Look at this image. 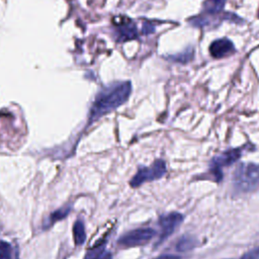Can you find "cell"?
Listing matches in <instances>:
<instances>
[{
	"label": "cell",
	"mask_w": 259,
	"mask_h": 259,
	"mask_svg": "<svg viewBox=\"0 0 259 259\" xmlns=\"http://www.w3.org/2000/svg\"><path fill=\"white\" fill-rule=\"evenodd\" d=\"M154 259H181V257H179L177 255H173V254H165V255H161Z\"/></svg>",
	"instance_id": "18"
},
{
	"label": "cell",
	"mask_w": 259,
	"mask_h": 259,
	"mask_svg": "<svg viewBox=\"0 0 259 259\" xmlns=\"http://www.w3.org/2000/svg\"><path fill=\"white\" fill-rule=\"evenodd\" d=\"M184 217L182 213L177 211H172L167 214L161 215L159 219V225L161 227V235L157 245H160L163 241L168 239L172 233L178 228V226L183 222Z\"/></svg>",
	"instance_id": "6"
},
{
	"label": "cell",
	"mask_w": 259,
	"mask_h": 259,
	"mask_svg": "<svg viewBox=\"0 0 259 259\" xmlns=\"http://www.w3.org/2000/svg\"><path fill=\"white\" fill-rule=\"evenodd\" d=\"M258 16H259V14H258Z\"/></svg>",
	"instance_id": "19"
},
{
	"label": "cell",
	"mask_w": 259,
	"mask_h": 259,
	"mask_svg": "<svg viewBox=\"0 0 259 259\" xmlns=\"http://www.w3.org/2000/svg\"><path fill=\"white\" fill-rule=\"evenodd\" d=\"M233 186L240 193L259 189V164L241 163L234 171Z\"/></svg>",
	"instance_id": "2"
},
{
	"label": "cell",
	"mask_w": 259,
	"mask_h": 259,
	"mask_svg": "<svg viewBox=\"0 0 259 259\" xmlns=\"http://www.w3.org/2000/svg\"><path fill=\"white\" fill-rule=\"evenodd\" d=\"M241 154H242V149H239V148L232 149L221 154L220 156L214 157L211 160L210 171L213 174L215 181L220 182L223 178V173L221 169L223 167H227L235 163L241 157Z\"/></svg>",
	"instance_id": "5"
},
{
	"label": "cell",
	"mask_w": 259,
	"mask_h": 259,
	"mask_svg": "<svg viewBox=\"0 0 259 259\" xmlns=\"http://www.w3.org/2000/svg\"><path fill=\"white\" fill-rule=\"evenodd\" d=\"M226 4V0H205L202 5V12L206 15L220 13Z\"/></svg>",
	"instance_id": "9"
},
{
	"label": "cell",
	"mask_w": 259,
	"mask_h": 259,
	"mask_svg": "<svg viewBox=\"0 0 259 259\" xmlns=\"http://www.w3.org/2000/svg\"><path fill=\"white\" fill-rule=\"evenodd\" d=\"M13 249L7 242L0 241V259H12Z\"/></svg>",
	"instance_id": "14"
},
{
	"label": "cell",
	"mask_w": 259,
	"mask_h": 259,
	"mask_svg": "<svg viewBox=\"0 0 259 259\" xmlns=\"http://www.w3.org/2000/svg\"><path fill=\"white\" fill-rule=\"evenodd\" d=\"M73 234H74V240L76 245H82L86 240V233L84 224L82 221H77L73 227Z\"/></svg>",
	"instance_id": "11"
},
{
	"label": "cell",
	"mask_w": 259,
	"mask_h": 259,
	"mask_svg": "<svg viewBox=\"0 0 259 259\" xmlns=\"http://www.w3.org/2000/svg\"><path fill=\"white\" fill-rule=\"evenodd\" d=\"M197 245V240L191 236L181 237L176 244V250L179 252H186L194 249Z\"/></svg>",
	"instance_id": "10"
},
{
	"label": "cell",
	"mask_w": 259,
	"mask_h": 259,
	"mask_svg": "<svg viewBox=\"0 0 259 259\" xmlns=\"http://www.w3.org/2000/svg\"><path fill=\"white\" fill-rule=\"evenodd\" d=\"M117 41H126L138 37V29L136 24L128 18L119 21L116 24Z\"/></svg>",
	"instance_id": "7"
},
{
	"label": "cell",
	"mask_w": 259,
	"mask_h": 259,
	"mask_svg": "<svg viewBox=\"0 0 259 259\" xmlns=\"http://www.w3.org/2000/svg\"><path fill=\"white\" fill-rule=\"evenodd\" d=\"M85 259H111V254L103 247H99L89 251Z\"/></svg>",
	"instance_id": "13"
},
{
	"label": "cell",
	"mask_w": 259,
	"mask_h": 259,
	"mask_svg": "<svg viewBox=\"0 0 259 259\" xmlns=\"http://www.w3.org/2000/svg\"><path fill=\"white\" fill-rule=\"evenodd\" d=\"M155 31V27L153 24H151L150 22H147L145 21L144 22V25H143V28H142V32L144 34H150V33H153Z\"/></svg>",
	"instance_id": "17"
},
{
	"label": "cell",
	"mask_w": 259,
	"mask_h": 259,
	"mask_svg": "<svg viewBox=\"0 0 259 259\" xmlns=\"http://www.w3.org/2000/svg\"><path fill=\"white\" fill-rule=\"evenodd\" d=\"M70 211V207L67 206V207H62V208H59L58 210H56L55 212H53L51 214V218H50V221L52 223L56 222V221H60L62 219H64L65 217H67V214L69 213Z\"/></svg>",
	"instance_id": "15"
},
{
	"label": "cell",
	"mask_w": 259,
	"mask_h": 259,
	"mask_svg": "<svg viewBox=\"0 0 259 259\" xmlns=\"http://www.w3.org/2000/svg\"><path fill=\"white\" fill-rule=\"evenodd\" d=\"M193 54L194 51L192 48H187L184 52L178 54V55H174V56H169L167 57L168 60L172 61V62H177V63H187L189 62L192 58H193Z\"/></svg>",
	"instance_id": "12"
},
{
	"label": "cell",
	"mask_w": 259,
	"mask_h": 259,
	"mask_svg": "<svg viewBox=\"0 0 259 259\" xmlns=\"http://www.w3.org/2000/svg\"><path fill=\"white\" fill-rule=\"evenodd\" d=\"M234 52H235V48L233 42L226 37L215 39L209 46V53L211 57L215 59H221L230 54H233Z\"/></svg>",
	"instance_id": "8"
},
{
	"label": "cell",
	"mask_w": 259,
	"mask_h": 259,
	"mask_svg": "<svg viewBox=\"0 0 259 259\" xmlns=\"http://www.w3.org/2000/svg\"><path fill=\"white\" fill-rule=\"evenodd\" d=\"M166 163L161 159L156 160L150 167H140L130 184L132 187H139L146 182L160 179L166 174Z\"/></svg>",
	"instance_id": "3"
},
{
	"label": "cell",
	"mask_w": 259,
	"mask_h": 259,
	"mask_svg": "<svg viewBox=\"0 0 259 259\" xmlns=\"http://www.w3.org/2000/svg\"><path fill=\"white\" fill-rule=\"evenodd\" d=\"M132 92L130 81L114 82L102 88L96 95L89 113V123L113 111L128 99Z\"/></svg>",
	"instance_id": "1"
},
{
	"label": "cell",
	"mask_w": 259,
	"mask_h": 259,
	"mask_svg": "<svg viewBox=\"0 0 259 259\" xmlns=\"http://www.w3.org/2000/svg\"><path fill=\"white\" fill-rule=\"evenodd\" d=\"M155 236L156 231L151 228H138L123 234L117 240V244L124 248L137 247L147 244Z\"/></svg>",
	"instance_id": "4"
},
{
	"label": "cell",
	"mask_w": 259,
	"mask_h": 259,
	"mask_svg": "<svg viewBox=\"0 0 259 259\" xmlns=\"http://www.w3.org/2000/svg\"><path fill=\"white\" fill-rule=\"evenodd\" d=\"M240 259H259V247L244 254Z\"/></svg>",
	"instance_id": "16"
}]
</instances>
